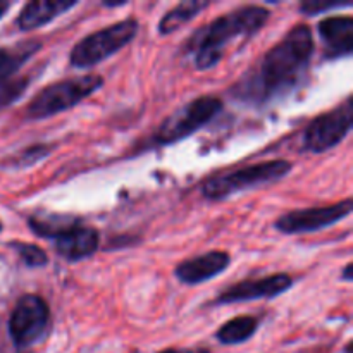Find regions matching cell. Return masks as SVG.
Returning a JSON list of instances; mask_svg holds the SVG:
<instances>
[{"mask_svg": "<svg viewBox=\"0 0 353 353\" xmlns=\"http://www.w3.org/2000/svg\"><path fill=\"white\" fill-rule=\"evenodd\" d=\"M312 31L307 24L293 26L278 43L269 48L257 65L231 88L234 100L252 107H264L286 97L305 79L312 61Z\"/></svg>", "mask_w": 353, "mask_h": 353, "instance_id": "obj_1", "label": "cell"}, {"mask_svg": "<svg viewBox=\"0 0 353 353\" xmlns=\"http://www.w3.org/2000/svg\"><path fill=\"white\" fill-rule=\"evenodd\" d=\"M271 12L262 6H243L223 14L196 30L186 40V52L193 57V64L200 71L214 68L226 54L228 45L234 40H248L264 28Z\"/></svg>", "mask_w": 353, "mask_h": 353, "instance_id": "obj_2", "label": "cell"}, {"mask_svg": "<svg viewBox=\"0 0 353 353\" xmlns=\"http://www.w3.org/2000/svg\"><path fill=\"white\" fill-rule=\"evenodd\" d=\"M103 85V78L100 74H83L74 78L61 79L52 85L45 86L30 100L26 107L28 119H47L72 109L99 92Z\"/></svg>", "mask_w": 353, "mask_h": 353, "instance_id": "obj_3", "label": "cell"}, {"mask_svg": "<svg viewBox=\"0 0 353 353\" xmlns=\"http://www.w3.org/2000/svg\"><path fill=\"white\" fill-rule=\"evenodd\" d=\"M292 169V162L283 161V159L234 169L231 172H224V174L207 179L202 185V195L203 199L219 202V200H226L238 193L247 192V190L279 181V179L286 178Z\"/></svg>", "mask_w": 353, "mask_h": 353, "instance_id": "obj_4", "label": "cell"}, {"mask_svg": "<svg viewBox=\"0 0 353 353\" xmlns=\"http://www.w3.org/2000/svg\"><path fill=\"white\" fill-rule=\"evenodd\" d=\"M138 21L134 17H128L88 34L72 47L69 64L76 69H88L100 64L130 45L138 34Z\"/></svg>", "mask_w": 353, "mask_h": 353, "instance_id": "obj_5", "label": "cell"}, {"mask_svg": "<svg viewBox=\"0 0 353 353\" xmlns=\"http://www.w3.org/2000/svg\"><path fill=\"white\" fill-rule=\"evenodd\" d=\"M223 100L214 95L196 97L181 109L165 117L152 134V143L157 147L178 143L205 128L223 110Z\"/></svg>", "mask_w": 353, "mask_h": 353, "instance_id": "obj_6", "label": "cell"}, {"mask_svg": "<svg viewBox=\"0 0 353 353\" xmlns=\"http://www.w3.org/2000/svg\"><path fill=\"white\" fill-rule=\"evenodd\" d=\"M50 327V309L45 299L34 293L21 296L10 312L7 330L17 350H24L43 340Z\"/></svg>", "mask_w": 353, "mask_h": 353, "instance_id": "obj_7", "label": "cell"}, {"mask_svg": "<svg viewBox=\"0 0 353 353\" xmlns=\"http://www.w3.org/2000/svg\"><path fill=\"white\" fill-rule=\"evenodd\" d=\"M353 128L352 97H347L340 105L314 117L302 133V150L324 154L340 145Z\"/></svg>", "mask_w": 353, "mask_h": 353, "instance_id": "obj_8", "label": "cell"}, {"mask_svg": "<svg viewBox=\"0 0 353 353\" xmlns=\"http://www.w3.org/2000/svg\"><path fill=\"white\" fill-rule=\"evenodd\" d=\"M352 199H345L333 205L309 207L283 214L276 219L274 228L283 234H305L326 230L341 223L352 214Z\"/></svg>", "mask_w": 353, "mask_h": 353, "instance_id": "obj_9", "label": "cell"}, {"mask_svg": "<svg viewBox=\"0 0 353 353\" xmlns=\"http://www.w3.org/2000/svg\"><path fill=\"white\" fill-rule=\"evenodd\" d=\"M293 278L285 272L265 276L261 279H245L224 290L219 296H216L212 305H231V303L250 302V300L276 299L283 295L293 286Z\"/></svg>", "mask_w": 353, "mask_h": 353, "instance_id": "obj_10", "label": "cell"}, {"mask_svg": "<svg viewBox=\"0 0 353 353\" xmlns=\"http://www.w3.org/2000/svg\"><path fill=\"white\" fill-rule=\"evenodd\" d=\"M231 264V257L224 250H212L199 257L183 261L176 265L174 276L179 283L188 286L202 285L223 274Z\"/></svg>", "mask_w": 353, "mask_h": 353, "instance_id": "obj_11", "label": "cell"}, {"mask_svg": "<svg viewBox=\"0 0 353 353\" xmlns=\"http://www.w3.org/2000/svg\"><path fill=\"white\" fill-rule=\"evenodd\" d=\"M55 252L69 262H79L92 257L100 247V234L95 228L86 226L79 221L78 224L55 238Z\"/></svg>", "mask_w": 353, "mask_h": 353, "instance_id": "obj_12", "label": "cell"}, {"mask_svg": "<svg viewBox=\"0 0 353 353\" xmlns=\"http://www.w3.org/2000/svg\"><path fill=\"white\" fill-rule=\"evenodd\" d=\"M327 59L348 57L353 52V17L331 16L317 24Z\"/></svg>", "mask_w": 353, "mask_h": 353, "instance_id": "obj_13", "label": "cell"}, {"mask_svg": "<svg viewBox=\"0 0 353 353\" xmlns=\"http://www.w3.org/2000/svg\"><path fill=\"white\" fill-rule=\"evenodd\" d=\"M76 6L78 0H31L21 9L16 24L21 31L38 30Z\"/></svg>", "mask_w": 353, "mask_h": 353, "instance_id": "obj_14", "label": "cell"}, {"mask_svg": "<svg viewBox=\"0 0 353 353\" xmlns=\"http://www.w3.org/2000/svg\"><path fill=\"white\" fill-rule=\"evenodd\" d=\"M40 50L41 43L38 40H23L0 47V81L14 78L17 71Z\"/></svg>", "mask_w": 353, "mask_h": 353, "instance_id": "obj_15", "label": "cell"}, {"mask_svg": "<svg viewBox=\"0 0 353 353\" xmlns=\"http://www.w3.org/2000/svg\"><path fill=\"white\" fill-rule=\"evenodd\" d=\"M78 217L69 216V214H54V212H40L34 214L28 221V226L33 231L37 236L45 238V240H55V238L61 236L62 233H65L68 230H71L74 224H78Z\"/></svg>", "mask_w": 353, "mask_h": 353, "instance_id": "obj_16", "label": "cell"}, {"mask_svg": "<svg viewBox=\"0 0 353 353\" xmlns=\"http://www.w3.org/2000/svg\"><path fill=\"white\" fill-rule=\"evenodd\" d=\"M261 321L255 316H238L217 330L216 338L223 345H240L254 338Z\"/></svg>", "mask_w": 353, "mask_h": 353, "instance_id": "obj_17", "label": "cell"}, {"mask_svg": "<svg viewBox=\"0 0 353 353\" xmlns=\"http://www.w3.org/2000/svg\"><path fill=\"white\" fill-rule=\"evenodd\" d=\"M209 6L210 2H196V0H188V2L178 3L174 9L168 10L165 16L159 21V33L162 37H168V34L174 33V31L185 26L188 21H192L196 14H200Z\"/></svg>", "mask_w": 353, "mask_h": 353, "instance_id": "obj_18", "label": "cell"}, {"mask_svg": "<svg viewBox=\"0 0 353 353\" xmlns=\"http://www.w3.org/2000/svg\"><path fill=\"white\" fill-rule=\"evenodd\" d=\"M30 76H14V78L0 81V109L16 103L30 88Z\"/></svg>", "mask_w": 353, "mask_h": 353, "instance_id": "obj_19", "label": "cell"}, {"mask_svg": "<svg viewBox=\"0 0 353 353\" xmlns=\"http://www.w3.org/2000/svg\"><path fill=\"white\" fill-rule=\"evenodd\" d=\"M9 247L12 248L17 254V257L21 259L26 268L37 269V268H45L48 264V255L43 248H40L38 245L33 243H24V241H10Z\"/></svg>", "mask_w": 353, "mask_h": 353, "instance_id": "obj_20", "label": "cell"}, {"mask_svg": "<svg viewBox=\"0 0 353 353\" xmlns=\"http://www.w3.org/2000/svg\"><path fill=\"white\" fill-rule=\"evenodd\" d=\"M352 7L350 2H336V0H307L300 3V12L305 16H317V14L330 12V10Z\"/></svg>", "mask_w": 353, "mask_h": 353, "instance_id": "obj_21", "label": "cell"}, {"mask_svg": "<svg viewBox=\"0 0 353 353\" xmlns=\"http://www.w3.org/2000/svg\"><path fill=\"white\" fill-rule=\"evenodd\" d=\"M50 154V147L48 145H33V147L26 148V150L21 152L17 155V159L14 161V165L17 168H30V165L37 164L41 159H45Z\"/></svg>", "mask_w": 353, "mask_h": 353, "instance_id": "obj_22", "label": "cell"}, {"mask_svg": "<svg viewBox=\"0 0 353 353\" xmlns=\"http://www.w3.org/2000/svg\"><path fill=\"white\" fill-rule=\"evenodd\" d=\"M352 269H353V264H352V262H348V264L345 265V269H343V276H341L345 281H352Z\"/></svg>", "mask_w": 353, "mask_h": 353, "instance_id": "obj_23", "label": "cell"}, {"mask_svg": "<svg viewBox=\"0 0 353 353\" xmlns=\"http://www.w3.org/2000/svg\"><path fill=\"white\" fill-rule=\"evenodd\" d=\"M10 7H12V3L7 2V0H0V19L6 16V12L10 9Z\"/></svg>", "mask_w": 353, "mask_h": 353, "instance_id": "obj_24", "label": "cell"}, {"mask_svg": "<svg viewBox=\"0 0 353 353\" xmlns=\"http://www.w3.org/2000/svg\"><path fill=\"white\" fill-rule=\"evenodd\" d=\"M157 353H192V352L185 350V348H165V350H161Z\"/></svg>", "mask_w": 353, "mask_h": 353, "instance_id": "obj_25", "label": "cell"}, {"mask_svg": "<svg viewBox=\"0 0 353 353\" xmlns=\"http://www.w3.org/2000/svg\"><path fill=\"white\" fill-rule=\"evenodd\" d=\"M128 2H109V0H103V7H123Z\"/></svg>", "mask_w": 353, "mask_h": 353, "instance_id": "obj_26", "label": "cell"}, {"mask_svg": "<svg viewBox=\"0 0 353 353\" xmlns=\"http://www.w3.org/2000/svg\"><path fill=\"white\" fill-rule=\"evenodd\" d=\"M352 348H353V343L352 341H348V343L343 347V353H352Z\"/></svg>", "mask_w": 353, "mask_h": 353, "instance_id": "obj_27", "label": "cell"}, {"mask_svg": "<svg viewBox=\"0 0 353 353\" xmlns=\"http://www.w3.org/2000/svg\"><path fill=\"white\" fill-rule=\"evenodd\" d=\"M2 230H3V226H2V223H0V233H2Z\"/></svg>", "mask_w": 353, "mask_h": 353, "instance_id": "obj_28", "label": "cell"}]
</instances>
